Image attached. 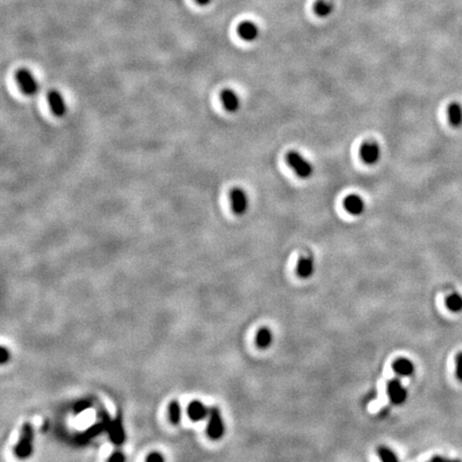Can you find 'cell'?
<instances>
[{
  "mask_svg": "<svg viewBox=\"0 0 462 462\" xmlns=\"http://www.w3.org/2000/svg\"><path fill=\"white\" fill-rule=\"evenodd\" d=\"M287 164L302 179H308L314 174V166L298 151H289L286 155Z\"/></svg>",
  "mask_w": 462,
  "mask_h": 462,
  "instance_id": "6da1fadb",
  "label": "cell"
},
{
  "mask_svg": "<svg viewBox=\"0 0 462 462\" xmlns=\"http://www.w3.org/2000/svg\"><path fill=\"white\" fill-rule=\"evenodd\" d=\"M34 442V428L31 424L25 423L22 428V434L19 441L14 447V454L19 459L28 458L32 453Z\"/></svg>",
  "mask_w": 462,
  "mask_h": 462,
  "instance_id": "7a4b0ae2",
  "label": "cell"
},
{
  "mask_svg": "<svg viewBox=\"0 0 462 462\" xmlns=\"http://www.w3.org/2000/svg\"><path fill=\"white\" fill-rule=\"evenodd\" d=\"M207 435L211 440H214V441L222 439L225 435L224 419H223L222 415H220L219 409L216 407L210 409Z\"/></svg>",
  "mask_w": 462,
  "mask_h": 462,
  "instance_id": "3957f363",
  "label": "cell"
},
{
  "mask_svg": "<svg viewBox=\"0 0 462 462\" xmlns=\"http://www.w3.org/2000/svg\"><path fill=\"white\" fill-rule=\"evenodd\" d=\"M15 79L22 91L27 95H36L39 91V83L27 69H19L15 73Z\"/></svg>",
  "mask_w": 462,
  "mask_h": 462,
  "instance_id": "277c9868",
  "label": "cell"
},
{
  "mask_svg": "<svg viewBox=\"0 0 462 462\" xmlns=\"http://www.w3.org/2000/svg\"><path fill=\"white\" fill-rule=\"evenodd\" d=\"M231 208L237 215H243L248 209V197L244 189L241 187H234L230 190Z\"/></svg>",
  "mask_w": 462,
  "mask_h": 462,
  "instance_id": "5b68a950",
  "label": "cell"
},
{
  "mask_svg": "<svg viewBox=\"0 0 462 462\" xmlns=\"http://www.w3.org/2000/svg\"><path fill=\"white\" fill-rule=\"evenodd\" d=\"M387 394L390 403L395 406L404 405L408 399V390L398 379L389 381L387 384Z\"/></svg>",
  "mask_w": 462,
  "mask_h": 462,
  "instance_id": "8992f818",
  "label": "cell"
},
{
  "mask_svg": "<svg viewBox=\"0 0 462 462\" xmlns=\"http://www.w3.org/2000/svg\"><path fill=\"white\" fill-rule=\"evenodd\" d=\"M359 155L365 164L376 165L381 158V148L376 142H367L361 146Z\"/></svg>",
  "mask_w": 462,
  "mask_h": 462,
  "instance_id": "52a82bcc",
  "label": "cell"
},
{
  "mask_svg": "<svg viewBox=\"0 0 462 462\" xmlns=\"http://www.w3.org/2000/svg\"><path fill=\"white\" fill-rule=\"evenodd\" d=\"M107 431L109 435V439L114 444L121 445L123 443V442L125 441V433L123 429L121 413H119L117 415V417L114 420H112V423H110V426Z\"/></svg>",
  "mask_w": 462,
  "mask_h": 462,
  "instance_id": "ba28073f",
  "label": "cell"
},
{
  "mask_svg": "<svg viewBox=\"0 0 462 462\" xmlns=\"http://www.w3.org/2000/svg\"><path fill=\"white\" fill-rule=\"evenodd\" d=\"M47 100L52 112L55 116L63 117L65 115L67 105L61 93L57 91V90H49L47 93Z\"/></svg>",
  "mask_w": 462,
  "mask_h": 462,
  "instance_id": "9c48e42d",
  "label": "cell"
},
{
  "mask_svg": "<svg viewBox=\"0 0 462 462\" xmlns=\"http://www.w3.org/2000/svg\"><path fill=\"white\" fill-rule=\"evenodd\" d=\"M344 207L347 210V212L351 215L358 216L364 213L365 202L360 196L352 194L346 197L344 200Z\"/></svg>",
  "mask_w": 462,
  "mask_h": 462,
  "instance_id": "30bf717a",
  "label": "cell"
},
{
  "mask_svg": "<svg viewBox=\"0 0 462 462\" xmlns=\"http://www.w3.org/2000/svg\"><path fill=\"white\" fill-rule=\"evenodd\" d=\"M210 414V410L199 400H193L187 407V416L192 421H200Z\"/></svg>",
  "mask_w": 462,
  "mask_h": 462,
  "instance_id": "8fae6325",
  "label": "cell"
},
{
  "mask_svg": "<svg viewBox=\"0 0 462 462\" xmlns=\"http://www.w3.org/2000/svg\"><path fill=\"white\" fill-rule=\"evenodd\" d=\"M220 100H222V103L225 109L228 110L229 113H236L240 108L241 101L234 90L224 89L223 91L220 92Z\"/></svg>",
  "mask_w": 462,
  "mask_h": 462,
  "instance_id": "7c38bea8",
  "label": "cell"
},
{
  "mask_svg": "<svg viewBox=\"0 0 462 462\" xmlns=\"http://www.w3.org/2000/svg\"><path fill=\"white\" fill-rule=\"evenodd\" d=\"M238 35L244 41L252 42L259 37V28L253 22L245 21L238 26Z\"/></svg>",
  "mask_w": 462,
  "mask_h": 462,
  "instance_id": "4fadbf2b",
  "label": "cell"
},
{
  "mask_svg": "<svg viewBox=\"0 0 462 462\" xmlns=\"http://www.w3.org/2000/svg\"><path fill=\"white\" fill-rule=\"evenodd\" d=\"M393 370L400 377H410L414 374L415 366L411 359L407 357H399L393 363Z\"/></svg>",
  "mask_w": 462,
  "mask_h": 462,
  "instance_id": "5bb4252c",
  "label": "cell"
},
{
  "mask_svg": "<svg viewBox=\"0 0 462 462\" xmlns=\"http://www.w3.org/2000/svg\"><path fill=\"white\" fill-rule=\"evenodd\" d=\"M315 272V263L314 260L310 257H303L298 261L296 266V275L300 278L307 279L313 276Z\"/></svg>",
  "mask_w": 462,
  "mask_h": 462,
  "instance_id": "9a60e30c",
  "label": "cell"
},
{
  "mask_svg": "<svg viewBox=\"0 0 462 462\" xmlns=\"http://www.w3.org/2000/svg\"><path fill=\"white\" fill-rule=\"evenodd\" d=\"M256 345L259 349H268L273 343V333L268 327H261L256 334Z\"/></svg>",
  "mask_w": 462,
  "mask_h": 462,
  "instance_id": "2e32d148",
  "label": "cell"
},
{
  "mask_svg": "<svg viewBox=\"0 0 462 462\" xmlns=\"http://www.w3.org/2000/svg\"><path fill=\"white\" fill-rule=\"evenodd\" d=\"M448 120L454 127L462 125V106L458 102H453L448 106Z\"/></svg>",
  "mask_w": 462,
  "mask_h": 462,
  "instance_id": "e0dca14e",
  "label": "cell"
},
{
  "mask_svg": "<svg viewBox=\"0 0 462 462\" xmlns=\"http://www.w3.org/2000/svg\"><path fill=\"white\" fill-rule=\"evenodd\" d=\"M181 406L178 403L177 400L170 401V404L168 406V419L172 424L178 425L181 421Z\"/></svg>",
  "mask_w": 462,
  "mask_h": 462,
  "instance_id": "ac0fdd59",
  "label": "cell"
},
{
  "mask_svg": "<svg viewBox=\"0 0 462 462\" xmlns=\"http://www.w3.org/2000/svg\"><path fill=\"white\" fill-rule=\"evenodd\" d=\"M314 12L320 17H326L333 12V5L327 0H317L314 5Z\"/></svg>",
  "mask_w": 462,
  "mask_h": 462,
  "instance_id": "d6986e66",
  "label": "cell"
},
{
  "mask_svg": "<svg viewBox=\"0 0 462 462\" xmlns=\"http://www.w3.org/2000/svg\"><path fill=\"white\" fill-rule=\"evenodd\" d=\"M445 304L448 310L453 313H460L462 311V296L458 293H453L447 296Z\"/></svg>",
  "mask_w": 462,
  "mask_h": 462,
  "instance_id": "ffe728a7",
  "label": "cell"
},
{
  "mask_svg": "<svg viewBox=\"0 0 462 462\" xmlns=\"http://www.w3.org/2000/svg\"><path fill=\"white\" fill-rule=\"evenodd\" d=\"M377 454L380 458V460H382L384 462H397L398 457L394 453L393 450L386 446H380L377 449Z\"/></svg>",
  "mask_w": 462,
  "mask_h": 462,
  "instance_id": "44dd1931",
  "label": "cell"
},
{
  "mask_svg": "<svg viewBox=\"0 0 462 462\" xmlns=\"http://www.w3.org/2000/svg\"><path fill=\"white\" fill-rule=\"evenodd\" d=\"M91 407V403L89 400H80L74 406V414L78 415L80 413H83L84 411L89 409Z\"/></svg>",
  "mask_w": 462,
  "mask_h": 462,
  "instance_id": "7402d4cb",
  "label": "cell"
},
{
  "mask_svg": "<svg viewBox=\"0 0 462 462\" xmlns=\"http://www.w3.org/2000/svg\"><path fill=\"white\" fill-rule=\"evenodd\" d=\"M456 377L462 382V352L458 353L456 356Z\"/></svg>",
  "mask_w": 462,
  "mask_h": 462,
  "instance_id": "603a6c76",
  "label": "cell"
},
{
  "mask_svg": "<svg viewBox=\"0 0 462 462\" xmlns=\"http://www.w3.org/2000/svg\"><path fill=\"white\" fill-rule=\"evenodd\" d=\"M125 460V456L121 451H115V453L108 458L109 462H123Z\"/></svg>",
  "mask_w": 462,
  "mask_h": 462,
  "instance_id": "cb8c5ba5",
  "label": "cell"
},
{
  "mask_svg": "<svg viewBox=\"0 0 462 462\" xmlns=\"http://www.w3.org/2000/svg\"><path fill=\"white\" fill-rule=\"evenodd\" d=\"M165 458L163 455H160V453H157V451H155V453H151L150 455H148V457L146 458V461L148 462H154V461H164Z\"/></svg>",
  "mask_w": 462,
  "mask_h": 462,
  "instance_id": "d4e9b609",
  "label": "cell"
},
{
  "mask_svg": "<svg viewBox=\"0 0 462 462\" xmlns=\"http://www.w3.org/2000/svg\"><path fill=\"white\" fill-rule=\"evenodd\" d=\"M10 359V352H9V350L5 347L2 348V353H0V363H2L3 365H5L7 361H9Z\"/></svg>",
  "mask_w": 462,
  "mask_h": 462,
  "instance_id": "484cf974",
  "label": "cell"
},
{
  "mask_svg": "<svg viewBox=\"0 0 462 462\" xmlns=\"http://www.w3.org/2000/svg\"><path fill=\"white\" fill-rule=\"evenodd\" d=\"M196 2H197L200 6H206V5L210 4L211 0H196Z\"/></svg>",
  "mask_w": 462,
  "mask_h": 462,
  "instance_id": "4316f807",
  "label": "cell"
}]
</instances>
